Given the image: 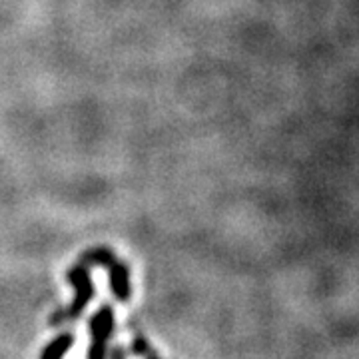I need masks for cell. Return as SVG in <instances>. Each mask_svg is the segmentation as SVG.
Here are the masks:
<instances>
[{
  "label": "cell",
  "mask_w": 359,
  "mask_h": 359,
  "mask_svg": "<svg viewBox=\"0 0 359 359\" xmlns=\"http://www.w3.org/2000/svg\"><path fill=\"white\" fill-rule=\"evenodd\" d=\"M74 344V335L72 334H62L58 337H54L48 346L42 349L40 359H62L66 355V351L72 347Z\"/></svg>",
  "instance_id": "obj_4"
},
{
  "label": "cell",
  "mask_w": 359,
  "mask_h": 359,
  "mask_svg": "<svg viewBox=\"0 0 359 359\" xmlns=\"http://www.w3.org/2000/svg\"><path fill=\"white\" fill-rule=\"evenodd\" d=\"M66 282L74 287V299L68 308L56 309L48 318L50 325H62V323H70V321L78 320L84 309L88 306L90 302L94 299V282H92V276H90L88 266H82L76 264L66 271Z\"/></svg>",
  "instance_id": "obj_2"
},
{
  "label": "cell",
  "mask_w": 359,
  "mask_h": 359,
  "mask_svg": "<svg viewBox=\"0 0 359 359\" xmlns=\"http://www.w3.org/2000/svg\"><path fill=\"white\" fill-rule=\"evenodd\" d=\"M78 264L82 266H98L108 271V285L114 297L120 304H128L132 297V280H130V268L126 262H122L114 252L106 245L90 248L82 252L78 257Z\"/></svg>",
  "instance_id": "obj_1"
},
{
  "label": "cell",
  "mask_w": 359,
  "mask_h": 359,
  "mask_svg": "<svg viewBox=\"0 0 359 359\" xmlns=\"http://www.w3.org/2000/svg\"><path fill=\"white\" fill-rule=\"evenodd\" d=\"M114 308L108 304H102L100 309L90 318L88 359H106V346H108V339L114 334Z\"/></svg>",
  "instance_id": "obj_3"
},
{
  "label": "cell",
  "mask_w": 359,
  "mask_h": 359,
  "mask_svg": "<svg viewBox=\"0 0 359 359\" xmlns=\"http://www.w3.org/2000/svg\"><path fill=\"white\" fill-rule=\"evenodd\" d=\"M132 353L142 359H162L156 355V351L148 344V339L142 337V335H134V339H132Z\"/></svg>",
  "instance_id": "obj_5"
},
{
  "label": "cell",
  "mask_w": 359,
  "mask_h": 359,
  "mask_svg": "<svg viewBox=\"0 0 359 359\" xmlns=\"http://www.w3.org/2000/svg\"><path fill=\"white\" fill-rule=\"evenodd\" d=\"M110 359H126V351L122 347H114L112 349V358Z\"/></svg>",
  "instance_id": "obj_6"
}]
</instances>
